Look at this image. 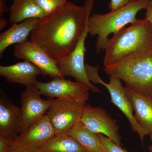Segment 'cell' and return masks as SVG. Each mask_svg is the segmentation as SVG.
<instances>
[{
  "instance_id": "ffe728a7",
  "label": "cell",
  "mask_w": 152,
  "mask_h": 152,
  "mask_svg": "<svg viewBox=\"0 0 152 152\" xmlns=\"http://www.w3.org/2000/svg\"><path fill=\"white\" fill-rule=\"evenodd\" d=\"M102 152H128L102 134H98Z\"/></svg>"
},
{
  "instance_id": "8fae6325",
  "label": "cell",
  "mask_w": 152,
  "mask_h": 152,
  "mask_svg": "<svg viewBox=\"0 0 152 152\" xmlns=\"http://www.w3.org/2000/svg\"><path fill=\"white\" fill-rule=\"evenodd\" d=\"M20 98V108L22 115L21 133L26 130L36 121L46 115L51 104L52 98L46 100L42 99L37 85L26 88Z\"/></svg>"
},
{
  "instance_id": "30bf717a",
  "label": "cell",
  "mask_w": 152,
  "mask_h": 152,
  "mask_svg": "<svg viewBox=\"0 0 152 152\" xmlns=\"http://www.w3.org/2000/svg\"><path fill=\"white\" fill-rule=\"evenodd\" d=\"M14 56L32 63L40 69L42 75L53 79L64 78L59 70L56 62L42 48L31 40L15 45Z\"/></svg>"
},
{
  "instance_id": "ba28073f",
  "label": "cell",
  "mask_w": 152,
  "mask_h": 152,
  "mask_svg": "<svg viewBox=\"0 0 152 152\" xmlns=\"http://www.w3.org/2000/svg\"><path fill=\"white\" fill-rule=\"evenodd\" d=\"M37 86L41 95L49 97L86 103L89 98V89L84 83L72 82L64 77L54 78L48 83L38 82Z\"/></svg>"
},
{
  "instance_id": "484cf974",
  "label": "cell",
  "mask_w": 152,
  "mask_h": 152,
  "mask_svg": "<svg viewBox=\"0 0 152 152\" xmlns=\"http://www.w3.org/2000/svg\"><path fill=\"white\" fill-rule=\"evenodd\" d=\"M9 10L7 5V0H0V18H2L4 14L7 13Z\"/></svg>"
},
{
  "instance_id": "603a6c76",
  "label": "cell",
  "mask_w": 152,
  "mask_h": 152,
  "mask_svg": "<svg viewBox=\"0 0 152 152\" xmlns=\"http://www.w3.org/2000/svg\"><path fill=\"white\" fill-rule=\"evenodd\" d=\"M133 0H110L109 7L111 11H114L127 4Z\"/></svg>"
},
{
  "instance_id": "9c48e42d",
  "label": "cell",
  "mask_w": 152,
  "mask_h": 152,
  "mask_svg": "<svg viewBox=\"0 0 152 152\" xmlns=\"http://www.w3.org/2000/svg\"><path fill=\"white\" fill-rule=\"evenodd\" d=\"M80 121L93 132L102 134L115 143L121 146L117 121L103 108L86 104Z\"/></svg>"
},
{
  "instance_id": "4316f807",
  "label": "cell",
  "mask_w": 152,
  "mask_h": 152,
  "mask_svg": "<svg viewBox=\"0 0 152 152\" xmlns=\"http://www.w3.org/2000/svg\"><path fill=\"white\" fill-rule=\"evenodd\" d=\"M7 25V22L5 19L1 18L0 19V30L2 31L4 29Z\"/></svg>"
},
{
  "instance_id": "52a82bcc",
  "label": "cell",
  "mask_w": 152,
  "mask_h": 152,
  "mask_svg": "<svg viewBox=\"0 0 152 152\" xmlns=\"http://www.w3.org/2000/svg\"><path fill=\"white\" fill-rule=\"evenodd\" d=\"M88 34V22L84 31L73 51L66 58L57 63V65L59 70L63 77H73L76 81L85 84L92 92L102 94L100 90L90 82L87 77L85 64V55L87 50L85 47V42Z\"/></svg>"
},
{
  "instance_id": "44dd1931",
  "label": "cell",
  "mask_w": 152,
  "mask_h": 152,
  "mask_svg": "<svg viewBox=\"0 0 152 152\" xmlns=\"http://www.w3.org/2000/svg\"><path fill=\"white\" fill-rule=\"evenodd\" d=\"M69 0H35L38 5L42 9L46 15L51 13L53 11L62 6Z\"/></svg>"
},
{
  "instance_id": "8992f818",
  "label": "cell",
  "mask_w": 152,
  "mask_h": 152,
  "mask_svg": "<svg viewBox=\"0 0 152 152\" xmlns=\"http://www.w3.org/2000/svg\"><path fill=\"white\" fill-rule=\"evenodd\" d=\"M86 103L78 101L52 98L47 115L56 135L67 133L80 121Z\"/></svg>"
},
{
  "instance_id": "9a60e30c",
  "label": "cell",
  "mask_w": 152,
  "mask_h": 152,
  "mask_svg": "<svg viewBox=\"0 0 152 152\" xmlns=\"http://www.w3.org/2000/svg\"><path fill=\"white\" fill-rule=\"evenodd\" d=\"M125 89L132 104L136 121L148 135L152 132V96L142 94L127 86Z\"/></svg>"
},
{
  "instance_id": "7402d4cb",
  "label": "cell",
  "mask_w": 152,
  "mask_h": 152,
  "mask_svg": "<svg viewBox=\"0 0 152 152\" xmlns=\"http://www.w3.org/2000/svg\"><path fill=\"white\" fill-rule=\"evenodd\" d=\"M7 152H37V150L28 148L13 141Z\"/></svg>"
},
{
  "instance_id": "5b68a950",
  "label": "cell",
  "mask_w": 152,
  "mask_h": 152,
  "mask_svg": "<svg viewBox=\"0 0 152 152\" xmlns=\"http://www.w3.org/2000/svg\"><path fill=\"white\" fill-rule=\"evenodd\" d=\"M87 77L90 82L94 85L100 84L105 87L111 97V102L120 109L129 122L134 132L138 134L142 142L145 136L148 135L139 125L134 116V109L129 98L126 94L125 87L123 86L121 80L116 77L110 76V82H104L98 74L99 66H92L86 64Z\"/></svg>"
},
{
  "instance_id": "cb8c5ba5",
  "label": "cell",
  "mask_w": 152,
  "mask_h": 152,
  "mask_svg": "<svg viewBox=\"0 0 152 152\" xmlns=\"http://www.w3.org/2000/svg\"><path fill=\"white\" fill-rule=\"evenodd\" d=\"M14 140L0 136V152H7Z\"/></svg>"
},
{
  "instance_id": "d4e9b609",
  "label": "cell",
  "mask_w": 152,
  "mask_h": 152,
  "mask_svg": "<svg viewBox=\"0 0 152 152\" xmlns=\"http://www.w3.org/2000/svg\"><path fill=\"white\" fill-rule=\"evenodd\" d=\"M146 10L145 18L149 21L152 26V0H150Z\"/></svg>"
},
{
  "instance_id": "e0dca14e",
  "label": "cell",
  "mask_w": 152,
  "mask_h": 152,
  "mask_svg": "<svg viewBox=\"0 0 152 152\" xmlns=\"http://www.w3.org/2000/svg\"><path fill=\"white\" fill-rule=\"evenodd\" d=\"M46 15L35 0H14L10 8L11 24L19 23L28 19H40Z\"/></svg>"
},
{
  "instance_id": "5bb4252c",
  "label": "cell",
  "mask_w": 152,
  "mask_h": 152,
  "mask_svg": "<svg viewBox=\"0 0 152 152\" xmlns=\"http://www.w3.org/2000/svg\"><path fill=\"white\" fill-rule=\"evenodd\" d=\"M20 108L4 98L0 99V136L15 140L21 132Z\"/></svg>"
},
{
  "instance_id": "2e32d148",
  "label": "cell",
  "mask_w": 152,
  "mask_h": 152,
  "mask_svg": "<svg viewBox=\"0 0 152 152\" xmlns=\"http://www.w3.org/2000/svg\"><path fill=\"white\" fill-rule=\"evenodd\" d=\"M37 18L25 20L14 24L10 28L0 34V57L1 58L6 49L12 45L27 40L28 37L34 28L38 21Z\"/></svg>"
},
{
  "instance_id": "4fadbf2b",
  "label": "cell",
  "mask_w": 152,
  "mask_h": 152,
  "mask_svg": "<svg viewBox=\"0 0 152 152\" xmlns=\"http://www.w3.org/2000/svg\"><path fill=\"white\" fill-rule=\"evenodd\" d=\"M42 75L39 68L27 60L8 66H0V75L11 83L24 85L26 88L37 85L38 76Z\"/></svg>"
},
{
  "instance_id": "d6986e66",
  "label": "cell",
  "mask_w": 152,
  "mask_h": 152,
  "mask_svg": "<svg viewBox=\"0 0 152 152\" xmlns=\"http://www.w3.org/2000/svg\"><path fill=\"white\" fill-rule=\"evenodd\" d=\"M37 152H88L67 133L55 135Z\"/></svg>"
},
{
  "instance_id": "3957f363",
  "label": "cell",
  "mask_w": 152,
  "mask_h": 152,
  "mask_svg": "<svg viewBox=\"0 0 152 152\" xmlns=\"http://www.w3.org/2000/svg\"><path fill=\"white\" fill-rule=\"evenodd\" d=\"M150 0H133L127 4L104 14H94L88 21V34L98 36L96 43L98 53L105 51L109 40L108 37L115 34L128 24L137 21V14L145 9Z\"/></svg>"
},
{
  "instance_id": "ac0fdd59",
  "label": "cell",
  "mask_w": 152,
  "mask_h": 152,
  "mask_svg": "<svg viewBox=\"0 0 152 152\" xmlns=\"http://www.w3.org/2000/svg\"><path fill=\"white\" fill-rule=\"evenodd\" d=\"M67 134L83 147L88 152H102L98 134L86 127L81 121L74 125Z\"/></svg>"
},
{
  "instance_id": "6da1fadb",
  "label": "cell",
  "mask_w": 152,
  "mask_h": 152,
  "mask_svg": "<svg viewBox=\"0 0 152 152\" xmlns=\"http://www.w3.org/2000/svg\"><path fill=\"white\" fill-rule=\"evenodd\" d=\"M95 0L82 6L68 1L38 19L30 40L39 45L57 63L70 54L84 31Z\"/></svg>"
},
{
  "instance_id": "7c38bea8",
  "label": "cell",
  "mask_w": 152,
  "mask_h": 152,
  "mask_svg": "<svg viewBox=\"0 0 152 152\" xmlns=\"http://www.w3.org/2000/svg\"><path fill=\"white\" fill-rule=\"evenodd\" d=\"M55 135L54 129L46 114L30 126L26 130L20 134L14 141L28 148L37 150Z\"/></svg>"
},
{
  "instance_id": "7a4b0ae2",
  "label": "cell",
  "mask_w": 152,
  "mask_h": 152,
  "mask_svg": "<svg viewBox=\"0 0 152 152\" xmlns=\"http://www.w3.org/2000/svg\"><path fill=\"white\" fill-rule=\"evenodd\" d=\"M152 51V26L145 18L114 34L105 50L104 66Z\"/></svg>"
},
{
  "instance_id": "277c9868",
  "label": "cell",
  "mask_w": 152,
  "mask_h": 152,
  "mask_svg": "<svg viewBox=\"0 0 152 152\" xmlns=\"http://www.w3.org/2000/svg\"><path fill=\"white\" fill-rule=\"evenodd\" d=\"M104 66L107 75L117 77L140 94L152 96V51Z\"/></svg>"
},
{
  "instance_id": "83f0119b",
  "label": "cell",
  "mask_w": 152,
  "mask_h": 152,
  "mask_svg": "<svg viewBox=\"0 0 152 152\" xmlns=\"http://www.w3.org/2000/svg\"><path fill=\"white\" fill-rule=\"evenodd\" d=\"M148 135H149L150 139H151V140L152 145H150L148 147V149L149 151L150 152H152V132H151Z\"/></svg>"
}]
</instances>
